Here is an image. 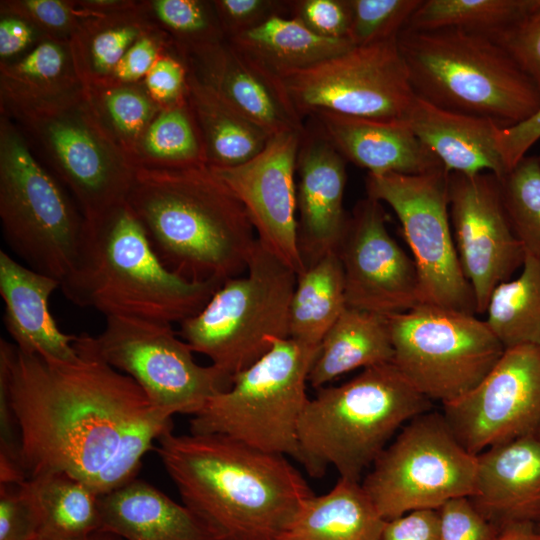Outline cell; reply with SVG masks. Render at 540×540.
Here are the masks:
<instances>
[{"instance_id":"cell-1","label":"cell","mask_w":540,"mask_h":540,"mask_svg":"<svg viewBox=\"0 0 540 540\" xmlns=\"http://www.w3.org/2000/svg\"><path fill=\"white\" fill-rule=\"evenodd\" d=\"M79 357L60 361L0 341V397L12 414L25 478L63 472L99 496L131 480L172 416L129 376L78 340Z\"/></svg>"},{"instance_id":"cell-2","label":"cell","mask_w":540,"mask_h":540,"mask_svg":"<svg viewBox=\"0 0 540 540\" xmlns=\"http://www.w3.org/2000/svg\"><path fill=\"white\" fill-rule=\"evenodd\" d=\"M157 441L183 504L217 540H274L313 495L287 456L219 434L170 430Z\"/></svg>"},{"instance_id":"cell-3","label":"cell","mask_w":540,"mask_h":540,"mask_svg":"<svg viewBox=\"0 0 540 540\" xmlns=\"http://www.w3.org/2000/svg\"><path fill=\"white\" fill-rule=\"evenodd\" d=\"M126 203L172 272L224 282L247 269L255 230L242 203L209 165L136 166Z\"/></svg>"},{"instance_id":"cell-4","label":"cell","mask_w":540,"mask_h":540,"mask_svg":"<svg viewBox=\"0 0 540 540\" xmlns=\"http://www.w3.org/2000/svg\"><path fill=\"white\" fill-rule=\"evenodd\" d=\"M222 283L188 280L169 270L124 203L88 225L80 265L60 288L74 304L105 317L172 324L197 314Z\"/></svg>"},{"instance_id":"cell-5","label":"cell","mask_w":540,"mask_h":540,"mask_svg":"<svg viewBox=\"0 0 540 540\" xmlns=\"http://www.w3.org/2000/svg\"><path fill=\"white\" fill-rule=\"evenodd\" d=\"M430 408L393 362L363 369L309 398L298 425V462L316 478L334 467L340 478L359 482L392 435Z\"/></svg>"},{"instance_id":"cell-6","label":"cell","mask_w":540,"mask_h":540,"mask_svg":"<svg viewBox=\"0 0 540 540\" xmlns=\"http://www.w3.org/2000/svg\"><path fill=\"white\" fill-rule=\"evenodd\" d=\"M397 45L415 95L439 108L503 127L540 110L538 87L490 37L457 28L403 29Z\"/></svg>"},{"instance_id":"cell-7","label":"cell","mask_w":540,"mask_h":540,"mask_svg":"<svg viewBox=\"0 0 540 540\" xmlns=\"http://www.w3.org/2000/svg\"><path fill=\"white\" fill-rule=\"evenodd\" d=\"M0 220L4 239L29 268L65 283L78 269L87 222L36 158L17 124L0 117Z\"/></svg>"},{"instance_id":"cell-8","label":"cell","mask_w":540,"mask_h":540,"mask_svg":"<svg viewBox=\"0 0 540 540\" xmlns=\"http://www.w3.org/2000/svg\"><path fill=\"white\" fill-rule=\"evenodd\" d=\"M319 346L276 339L190 419V433L219 434L299 460L298 425L309 400L306 384Z\"/></svg>"},{"instance_id":"cell-9","label":"cell","mask_w":540,"mask_h":540,"mask_svg":"<svg viewBox=\"0 0 540 540\" xmlns=\"http://www.w3.org/2000/svg\"><path fill=\"white\" fill-rule=\"evenodd\" d=\"M296 282L297 274L257 240L246 275L225 280L197 314L179 323L178 334L233 378L274 340L289 338Z\"/></svg>"},{"instance_id":"cell-10","label":"cell","mask_w":540,"mask_h":540,"mask_svg":"<svg viewBox=\"0 0 540 540\" xmlns=\"http://www.w3.org/2000/svg\"><path fill=\"white\" fill-rule=\"evenodd\" d=\"M65 185L88 225L126 203L136 166L95 117L84 94L1 112Z\"/></svg>"},{"instance_id":"cell-11","label":"cell","mask_w":540,"mask_h":540,"mask_svg":"<svg viewBox=\"0 0 540 540\" xmlns=\"http://www.w3.org/2000/svg\"><path fill=\"white\" fill-rule=\"evenodd\" d=\"M393 363L429 400L451 402L478 385L505 348L485 320L419 304L388 316Z\"/></svg>"},{"instance_id":"cell-12","label":"cell","mask_w":540,"mask_h":540,"mask_svg":"<svg viewBox=\"0 0 540 540\" xmlns=\"http://www.w3.org/2000/svg\"><path fill=\"white\" fill-rule=\"evenodd\" d=\"M477 455L457 440L443 413L427 411L402 428L361 483L385 520L438 509L475 491Z\"/></svg>"},{"instance_id":"cell-13","label":"cell","mask_w":540,"mask_h":540,"mask_svg":"<svg viewBox=\"0 0 540 540\" xmlns=\"http://www.w3.org/2000/svg\"><path fill=\"white\" fill-rule=\"evenodd\" d=\"M97 336L79 342L102 361L131 377L164 413H198L206 402L232 385L233 378L214 365L195 362L190 345L171 324L106 316Z\"/></svg>"},{"instance_id":"cell-14","label":"cell","mask_w":540,"mask_h":540,"mask_svg":"<svg viewBox=\"0 0 540 540\" xmlns=\"http://www.w3.org/2000/svg\"><path fill=\"white\" fill-rule=\"evenodd\" d=\"M278 79L303 120L327 112L379 121H407L416 97L397 38L353 47Z\"/></svg>"},{"instance_id":"cell-15","label":"cell","mask_w":540,"mask_h":540,"mask_svg":"<svg viewBox=\"0 0 540 540\" xmlns=\"http://www.w3.org/2000/svg\"><path fill=\"white\" fill-rule=\"evenodd\" d=\"M449 172L367 174V196L398 217L417 267L421 304L476 313L473 291L460 265L450 221Z\"/></svg>"},{"instance_id":"cell-16","label":"cell","mask_w":540,"mask_h":540,"mask_svg":"<svg viewBox=\"0 0 540 540\" xmlns=\"http://www.w3.org/2000/svg\"><path fill=\"white\" fill-rule=\"evenodd\" d=\"M443 415L461 445L473 455L540 431V350L505 349L472 390L443 404Z\"/></svg>"},{"instance_id":"cell-17","label":"cell","mask_w":540,"mask_h":540,"mask_svg":"<svg viewBox=\"0 0 540 540\" xmlns=\"http://www.w3.org/2000/svg\"><path fill=\"white\" fill-rule=\"evenodd\" d=\"M448 197L460 265L476 313L484 314L494 289L522 266L525 251L507 215L499 177L449 173Z\"/></svg>"},{"instance_id":"cell-18","label":"cell","mask_w":540,"mask_h":540,"mask_svg":"<svg viewBox=\"0 0 540 540\" xmlns=\"http://www.w3.org/2000/svg\"><path fill=\"white\" fill-rule=\"evenodd\" d=\"M336 253L347 307L388 317L421 304L415 262L389 233L379 201L366 196L355 205Z\"/></svg>"},{"instance_id":"cell-19","label":"cell","mask_w":540,"mask_h":540,"mask_svg":"<svg viewBox=\"0 0 540 540\" xmlns=\"http://www.w3.org/2000/svg\"><path fill=\"white\" fill-rule=\"evenodd\" d=\"M303 131L272 135L242 164L210 166L244 206L260 244L297 275L306 269L298 243L295 177Z\"/></svg>"},{"instance_id":"cell-20","label":"cell","mask_w":540,"mask_h":540,"mask_svg":"<svg viewBox=\"0 0 540 540\" xmlns=\"http://www.w3.org/2000/svg\"><path fill=\"white\" fill-rule=\"evenodd\" d=\"M346 163L312 120L305 125L296 160L298 243L305 267L336 252L345 231Z\"/></svg>"},{"instance_id":"cell-21","label":"cell","mask_w":540,"mask_h":540,"mask_svg":"<svg viewBox=\"0 0 540 540\" xmlns=\"http://www.w3.org/2000/svg\"><path fill=\"white\" fill-rule=\"evenodd\" d=\"M176 52L191 76L271 135L304 130L305 123L279 79L254 64L226 38Z\"/></svg>"},{"instance_id":"cell-22","label":"cell","mask_w":540,"mask_h":540,"mask_svg":"<svg viewBox=\"0 0 540 540\" xmlns=\"http://www.w3.org/2000/svg\"><path fill=\"white\" fill-rule=\"evenodd\" d=\"M478 511L500 531L540 522V438L526 436L477 455L474 494Z\"/></svg>"},{"instance_id":"cell-23","label":"cell","mask_w":540,"mask_h":540,"mask_svg":"<svg viewBox=\"0 0 540 540\" xmlns=\"http://www.w3.org/2000/svg\"><path fill=\"white\" fill-rule=\"evenodd\" d=\"M309 118L347 160L368 174H425L442 166L407 121H379L327 112Z\"/></svg>"},{"instance_id":"cell-24","label":"cell","mask_w":540,"mask_h":540,"mask_svg":"<svg viewBox=\"0 0 540 540\" xmlns=\"http://www.w3.org/2000/svg\"><path fill=\"white\" fill-rule=\"evenodd\" d=\"M60 282L0 251V295L5 327L22 351L60 361H75L77 335L62 332L49 312V298Z\"/></svg>"},{"instance_id":"cell-25","label":"cell","mask_w":540,"mask_h":540,"mask_svg":"<svg viewBox=\"0 0 540 540\" xmlns=\"http://www.w3.org/2000/svg\"><path fill=\"white\" fill-rule=\"evenodd\" d=\"M407 123L449 173L508 172L498 146L503 127L493 119L439 108L415 97Z\"/></svg>"},{"instance_id":"cell-26","label":"cell","mask_w":540,"mask_h":540,"mask_svg":"<svg viewBox=\"0 0 540 540\" xmlns=\"http://www.w3.org/2000/svg\"><path fill=\"white\" fill-rule=\"evenodd\" d=\"M100 531L122 540H217L184 505L133 479L99 496Z\"/></svg>"},{"instance_id":"cell-27","label":"cell","mask_w":540,"mask_h":540,"mask_svg":"<svg viewBox=\"0 0 540 540\" xmlns=\"http://www.w3.org/2000/svg\"><path fill=\"white\" fill-rule=\"evenodd\" d=\"M385 522L360 482L339 477L306 498L274 540H381Z\"/></svg>"},{"instance_id":"cell-28","label":"cell","mask_w":540,"mask_h":540,"mask_svg":"<svg viewBox=\"0 0 540 540\" xmlns=\"http://www.w3.org/2000/svg\"><path fill=\"white\" fill-rule=\"evenodd\" d=\"M68 40L44 37L16 61H1V112L55 102L83 90Z\"/></svg>"},{"instance_id":"cell-29","label":"cell","mask_w":540,"mask_h":540,"mask_svg":"<svg viewBox=\"0 0 540 540\" xmlns=\"http://www.w3.org/2000/svg\"><path fill=\"white\" fill-rule=\"evenodd\" d=\"M388 317L346 307L319 345L308 383L316 389L355 369L393 362Z\"/></svg>"},{"instance_id":"cell-30","label":"cell","mask_w":540,"mask_h":540,"mask_svg":"<svg viewBox=\"0 0 540 540\" xmlns=\"http://www.w3.org/2000/svg\"><path fill=\"white\" fill-rule=\"evenodd\" d=\"M227 40L276 78L313 66L354 47L348 39L318 36L297 19L283 15L272 16Z\"/></svg>"},{"instance_id":"cell-31","label":"cell","mask_w":540,"mask_h":540,"mask_svg":"<svg viewBox=\"0 0 540 540\" xmlns=\"http://www.w3.org/2000/svg\"><path fill=\"white\" fill-rule=\"evenodd\" d=\"M18 489L38 521V540H77L100 531L99 495L63 472L25 478Z\"/></svg>"},{"instance_id":"cell-32","label":"cell","mask_w":540,"mask_h":540,"mask_svg":"<svg viewBox=\"0 0 540 540\" xmlns=\"http://www.w3.org/2000/svg\"><path fill=\"white\" fill-rule=\"evenodd\" d=\"M186 99L209 166L242 164L259 154L272 137L189 73Z\"/></svg>"},{"instance_id":"cell-33","label":"cell","mask_w":540,"mask_h":540,"mask_svg":"<svg viewBox=\"0 0 540 540\" xmlns=\"http://www.w3.org/2000/svg\"><path fill=\"white\" fill-rule=\"evenodd\" d=\"M155 28L146 2L85 20L69 40L83 86L109 79L132 44Z\"/></svg>"},{"instance_id":"cell-34","label":"cell","mask_w":540,"mask_h":540,"mask_svg":"<svg viewBox=\"0 0 540 540\" xmlns=\"http://www.w3.org/2000/svg\"><path fill=\"white\" fill-rule=\"evenodd\" d=\"M346 307L342 265L332 252L297 275L289 310V338L319 346Z\"/></svg>"},{"instance_id":"cell-35","label":"cell","mask_w":540,"mask_h":540,"mask_svg":"<svg viewBox=\"0 0 540 540\" xmlns=\"http://www.w3.org/2000/svg\"><path fill=\"white\" fill-rule=\"evenodd\" d=\"M540 10V0H422L404 29L457 28L498 41Z\"/></svg>"},{"instance_id":"cell-36","label":"cell","mask_w":540,"mask_h":540,"mask_svg":"<svg viewBox=\"0 0 540 540\" xmlns=\"http://www.w3.org/2000/svg\"><path fill=\"white\" fill-rule=\"evenodd\" d=\"M517 278L492 292L485 321L505 349L540 345V257L525 253Z\"/></svg>"},{"instance_id":"cell-37","label":"cell","mask_w":540,"mask_h":540,"mask_svg":"<svg viewBox=\"0 0 540 540\" xmlns=\"http://www.w3.org/2000/svg\"><path fill=\"white\" fill-rule=\"evenodd\" d=\"M83 87L98 122L135 165L140 141L163 107L150 97L143 82L124 84L107 79Z\"/></svg>"},{"instance_id":"cell-38","label":"cell","mask_w":540,"mask_h":540,"mask_svg":"<svg viewBox=\"0 0 540 540\" xmlns=\"http://www.w3.org/2000/svg\"><path fill=\"white\" fill-rule=\"evenodd\" d=\"M206 164L187 99L162 108L138 146L135 166L176 168Z\"/></svg>"},{"instance_id":"cell-39","label":"cell","mask_w":540,"mask_h":540,"mask_svg":"<svg viewBox=\"0 0 540 540\" xmlns=\"http://www.w3.org/2000/svg\"><path fill=\"white\" fill-rule=\"evenodd\" d=\"M512 229L525 253L540 257V165L523 157L500 179Z\"/></svg>"},{"instance_id":"cell-40","label":"cell","mask_w":540,"mask_h":540,"mask_svg":"<svg viewBox=\"0 0 540 540\" xmlns=\"http://www.w3.org/2000/svg\"><path fill=\"white\" fill-rule=\"evenodd\" d=\"M160 28L175 49H184L225 39L213 2L199 0H154L147 2Z\"/></svg>"},{"instance_id":"cell-41","label":"cell","mask_w":540,"mask_h":540,"mask_svg":"<svg viewBox=\"0 0 540 540\" xmlns=\"http://www.w3.org/2000/svg\"><path fill=\"white\" fill-rule=\"evenodd\" d=\"M348 40L354 47L396 39L422 0H348Z\"/></svg>"},{"instance_id":"cell-42","label":"cell","mask_w":540,"mask_h":540,"mask_svg":"<svg viewBox=\"0 0 540 540\" xmlns=\"http://www.w3.org/2000/svg\"><path fill=\"white\" fill-rule=\"evenodd\" d=\"M1 13L27 21L42 31L44 37L68 41L85 20L103 15L81 6L78 1L63 0L2 1Z\"/></svg>"},{"instance_id":"cell-43","label":"cell","mask_w":540,"mask_h":540,"mask_svg":"<svg viewBox=\"0 0 540 540\" xmlns=\"http://www.w3.org/2000/svg\"><path fill=\"white\" fill-rule=\"evenodd\" d=\"M436 510L438 540H496L500 533L469 497L450 499Z\"/></svg>"},{"instance_id":"cell-44","label":"cell","mask_w":540,"mask_h":540,"mask_svg":"<svg viewBox=\"0 0 540 540\" xmlns=\"http://www.w3.org/2000/svg\"><path fill=\"white\" fill-rule=\"evenodd\" d=\"M289 16L318 36L348 39L351 18L348 0L289 1Z\"/></svg>"},{"instance_id":"cell-45","label":"cell","mask_w":540,"mask_h":540,"mask_svg":"<svg viewBox=\"0 0 540 540\" xmlns=\"http://www.w3.org/2000/svg\"><path fill=\"white\" fill-rule=\"evenodd\" d=\"M212 2L226 39L254 28L272 16H289V1L215 0Z\"/></svg>"},{"instance_id":"cell-46","label":"cell","mask_w":540,"mask_h":540,"mask_svg":"<svg viewBox=\"0 0 540 540\" xmlns=\"http://www.w3.org/2000/svg\"><path fill=\"white\" fill-rule=\"evenodd\" d=\"M170 46L173 47L170 36L157 26L132 44L109 79L124 84L143 82L156 60Z\"/></svg>"},{"instance_id":"cell-47","label":"cell","mask_w":540,"mask_h":540,"mask_svg":"<svg viewBox=\"0 0 540 540\" xmlns=\"http://www.w3.org/2000/svg\"><path fill=\"white\" fill-rule=\"evenodd\" d=\"M188 71L176 54H161L143 80L150 97L161 107H168L186 99Z\"/></svg>"},{"instance_id":"cell-48","label":"cell","mask_w":540,"mask_h":540,"mask_svg":"<svg viewBox=\"0 0 540 540\" xmlns=\"http://www.w3.org/2000/svg\"><path fill=\"white\" fill-rule=\"evenodd\" d=\"M540 90V10L498 41Z\"/></svg>"},{"instance_id":"cell-49","label":"cell","mask_w":540,"mask_h":540,"mask_svg":"<svg viewBox=\"0 0 540 540\" xmlns=\"http://www.w3.org/2000/svg\"><path fill=\"white\" fill-rule=\"evenodd\" d=\"M0 540H38L37 518L17 484L0 483Z\"/></svg>"},{"instance_id":"cell-50","label":"cell","mask_w":540,"mask_h":540,"mask_svg":"<svg viewBox=\"0 0 540 540\" xmlns=\"http://www.w3.org/2000/svg\"><path fill=\"white\" fill-rule=\"evenodd\" d=\"M381 540H438L437 510H414L386 520Z\"/></svg>"},{"instance_id":"cell-51","label":"cell","mask_w":540,"mask_h":540,"mask_svg":"<svg viewBox=\"0 0 540 540\" xmlns=\"http://www.w3.org/2000/svg\"><path fill=\"white\" fill-rule=\"evenodd\" d=\"M539 139L540 110L521 123L499 130L498 146L508 171L526 156Z\"/></svg>"},{"instance_id":"cell-52","label":"cell","mask_w":540,"mask_h":540,"mask_svg":"<svg viewBox=\"0 0 540 540\" xmlns=\"http://www.w3.org/2000/svg\"><path fill=\"white\" fill-rule=\"evenodd\" d=\"M36 29L27 21L4 15L0 20L1 61L11 58L25 50L33 41Z\"/></svg>"},{"instance_id":"cell-53","label":"cell","mask_w":540,"mask_h":540,"mask_svg":"<svg viewBox=\"0 0 540 540\" xmlns=\"http://www.w3.org/2000/svg\"><path fill=\"white\" fill-rule=\"evenodd\" d=\"M496 540H540V531L533 524H516L505 527Z\"/></svg>"},{"instance_id":"cell-54","label":"cell","mask_w":540,"mask_h":540,"mask_svg":"<svg viewBox=\"0 0 540 540\" xmlns=\"http://www.w3.org/2000/svg\"><path fill=\"white\" fill-rule=\"evenodd\" d=\"M77 540H122V539L112 533L97 531L85 538H81Z\"/></svg>"},{"instance_id":"cell-55","label":"cell","mask_w":540,"mask_h":540,"mask_svg":"<svg viewBox=\"0 0 540 540\" xmlns=\"http://www.w3.org/2000/svg\"><path fill=\"white\" fill-rule=\"evenodd\" d=\"M536 528L540 531V522L536 525Z\"/></svg>"},{"instance_id":"cell-56","label":"cell","mask_w":540,"mask_h":540,"mask_svg":"<svg viewBox=\"0 0 540 540\" xmlns=\"http://www.w3.org/2000/svg\"><path fill=\"white\" fill-rule=\"evenodd\" d=\"M537 159H538V162H539V165H540V154L537 156Z\"/></svg>"},{"instance_id":"cell-57","label":"cell","mask_w":540,"mask_h":540,"mask_svg":"<svg viewBox=\"0 0 540 540\" xmlns=\"http://www.w3.org/2000/svg\"><path fill=\"white\" fill-rule=\"evenodd\" d=\"M537 436H538V437L540 438V431H539V433H538V435H537Z\"/></svg>"},{"instance_id":"cell-58","label":"cell","mask_w":540,"mask_h":540,"mask_svg":"<svg viewBox=\"0 0 540 540\" xmlns=\"http://www.w3.org/2000/svg\"><path fill=\"white\" fill-rule=\"evenodd\" d=\"M539 350H540V345H539Z\"/></svg>"}]
</instances>
